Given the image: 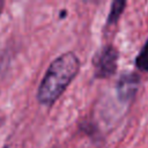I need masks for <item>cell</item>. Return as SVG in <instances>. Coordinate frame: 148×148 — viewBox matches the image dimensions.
Segmentation results:
<instances>
[{
    "label": "cell",
    "mask_w": 148,
    "mask_h": 148,
    "mask_svg": "<svg viewBox=\"0 0 148 148\" xmlns=\"http://www.w3.org/2000/svg\"><path fill=\"white\" fill-rule=\"evenodd\" d=\"M80 66V59L74 52H65L56 58L39 83L37 90L38 102L45 106L53 105L76 77Z\"/></svg>",
    "instance_id": "obj_1"
},
{
    "label": "cell",
    "mask_w": 148,
    "mask_h": 148,
    "mask_svg": "<svg viewBox=\"0 0 148 148\" xmlns=\"http://www.w3.org/2000/svg\"><path fill=\"white\" fill-rule=\"evenodd\" d=\"M119 60V52L113 45L101 47L92 58L95 79H108L116 74Z\"/></svg>",
    "instance_id": "obj_2"
},
{
    "label": "cell",
    "mask_w": 148,
    "mask_h": 148,
    "mask_svg": "<svg viewBox=\"0 0 148 148\" xmlns=\"http://www.w3.org/2000/svg\"><path fill=\"white\" fill-rule=\"evenodd\" d=\"M140 87V76L135 72H125L123 73L117 83H116V92L117 97L123 103L131 102Z\"/></svg>",
    "instance_id": "obj_3"
},
{
    "label": "cell",
    "mask_w": 148,
    "mask_h": 148,
    "mask_svg": "<svg viewBox=\"0 0 148 148\" xmlns=\"http://www.w3.org/2000/svg\"><path fill=\"white\" fill-rule=\"evenodd\" d=\"M126 5H127V2L125 0H113L112 1L109 14L106 16V25H113L119 21L121 14L124 13Z\"/></svg>",
    "instance_id": "obj_4"
},
{
    "label": "cell",
    "mask_w": 148,
    "mask_h": 148,
    "mask_svg": "<svg viewBox=\"0 0 148 148\" xmlns=\"http://www.w3.org/2000/svg\"><path fill=\"white\" fill-rule=\"evenodd\" d=\"M135 67L141 72L148 73V38L135 58Z\"/></svg>",
    "instance_id": "obj_5"
},
{
    "label": "cell",
    "mask_w": 148,
    "mask_h": 148,
    "mask_svg": "<svg viewBox=\"0 0 148 148\" xmlns=\"http://www.w3.org/2000/svg\"><path fill=\"white\" fill-rule=\"evenodd\" d=\"M3 5H5V3H3V1H1V0H0V14H1V12H2V8H3Z\"/></svg>",
    "instance_id": "obj_6"
},
{
    "label": "cell",
    "mask_w": 148,
    "mask_h": 148,
    "mask_svg": "<svg viewBox=\"0 0 148 148\" xmlns=\"http://www.w3.org/2000/svg\"><path fill=\"white\" fill-rule=\"evenodd\" d=\"M1 123H2V120H1V118H0V126H1Z\"/></svg>",
    "instance_id": "obj_7"
},
{
    "label": "cell",
    "mask_w": 148,
    "mask_h": 148,
    "mask_svg": "<svg viewBox=\"0 0 148 148\" xmlns=\"http://www.w3.org/2000/svg\"><path fill=\"white\" fill-rule=\"evenodd\" d=\"M3 148H8V147H7V146H5V147H3Z\"/></svg>",
    "instance_id": "obj_8"
}]
</instances>
